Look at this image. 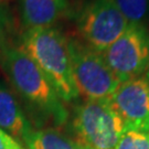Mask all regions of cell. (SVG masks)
<instances>
[{"mask_svg":"<svg viewBox=\"0 0 149 149\" xmlns=\"http://www.w3.org/2000/svg\"><path fill=\"white\" fill-rule=\"evenodd\" d=\"M0 68L11 86L29 106L45 120L60 127L69 120V112L52 84L37 64L18 47L3 43Z\"/></svg>","mask_w":149,"mask_h":149,"instance_id":"6da1fadb","label":"cell"},{"mask_svg":"<svg viewBox=\"0 0 149 149\" xmlns=\"http://www.w3.org/2000/svg\"><path fill=\"white\" fill-rule=\"evenodd\" d=\"M18 48L39 66L62 101L71 103L80 97L72 73L68 38L62 32L54 27L26 29Z\"/></svg>","mask_w":149,"mask_h":149,"instance_id":"7a4b0ae2","label":"cell"},{"mask_svg":"<svg viewBox=\"0 0 149 149\" xmlns=\"http://www.w3.org/2000/svg\"><path fill=\"white\" fill-rule=\"evenodd\" d=\"M72 129L81 145L91 149H114L125 124L108 100L84 101L76 105Z\"/></svg>","mask_w":149,"mask_h":149,"instance_id":"3957f363","label":"cell"},{"mask_svg":"<svg viewBox=\"0 0 149 149\" xmlns=\"http://www.w3.org/2000/svg\"><path fill=\"white\" fill-rule=\"evenodd\" d=\"M68 45L79 95L84 101H109L120 83L108 68L102 53L73 38H68Z\"/></svg>","mask_w":149,"mask_h":149,"instance_id":"277c9868","label":"cell"},{"mask_svg":"<svg viewBox=\"0 0 149 149\" xmlns=\"http://www.w3.org/2000/svg\"><path fill=\"white\" fill-rule=\"evenodd\" d=\"M128 24L114 0H87L76 19L83 42L100 53L119 38Z\"/></svg>","mask_w":149,"mask_h":149,"instance_id":"5b68a950","label":"cell"},{"mask_svg":"<svg viewBox=\"0 0 149 149\" xmlns=\"http://www.w3.org/2000/svg\"><path fill=\"white\" fill-rule=\"evenodd\" d=\"M102 55L119 83L146 74L149 68V31L144 24L129 23Z\"/></svg>","mask_w":149,"mask_h":149,"instance_id":"8992f818","label":"cell"},{"mask_svg":"<svg viewBox=\"0 0 149 149\" xmlns=\"http://www.w3.org/2000/svg\"><path fill=\"white\" fill-rule=\"evenodd\" d=\"M109 102L126 130L149 132V80L146 76L120 83Z\"/></svg>","mask_w":149,"mask_h":149,"instance_id":"52a82bcc","label":"cell"},{"mask_svg":"<svg viewBox=\"0 0 149 149\" xmlns=\"http://www.w3.org/2000/svg\"><path fill=\"white\" fill-rule=\"evenodd\" d=\"M0 128L20 144H26L34 130L19 101L9 86L0 80Z\"/></svg>","mask_w":149,"mask_h":149,"instance_id":"ba28073f","label":"cell"},{"mask_svg":"<svg viewBox=\"0 0 149 149\" xmlns=\"http://www.w3.org/2000/svg\"><path fill=\"white\" fill-rule=\"evenodd\" d=\"M69 0H20V16L26 29L52 27L63 15Z\"/></svg>","mask_w":149,"mask_h":149,"instance_id":"9c48e42d","label":"cell"},{"mask_svg":"<svg viewBox=\"0 0 149 149\" xmlns=\"http://www.w3.org/2000/svg\"><path fill=\"white\" fill-rule=\"evenodd\" d=\"M24 145L28 149H83L77 140L53 127L34 129Z\"/></svg>","mask_w":149,"mask_h":149,"instance_id":"30bf717a","label":"cell"},{"mask_svg":"<svg viewBox=\"0 0 149 149\" xmlns=\"http://www.w3.org/2000/svg\"><path fill=\"white\" fill-rule=\"evenodd\" d=\"M129 23L144 24L149 17V0H114Z\"/></svg>","mask_w":149,"mask_h":149,"instance_id":"8fae6325","label":"cell"},{"mask_svg":"<svg viewBox=\"0 0 149 149\" xmlns=\"http://www.w3.org/2000/svg\"><path fill=\"white\" fill-rule=\"evenodd\" d=\"M114 149H149V132L125 130Z\"/></svg>","mask_w":149,"mask_h":149,"instance_id":"7c38bea8","label":"cell"},{"mask_svg":"<svg viewBox=\"0 0 149 149\" xmlns=\"http://www.w3.org/2000/svg\"><path fill=\"white\" fill-rule=\"evenodd\" d=\"M0 149H23L22 145L0 128Z\"/></svg>","mask_w":149,"mask_h":149,"instance_id":"4fadbf2b","label":"cell"},{"mask_svg":"<svg viewBox=\"0 0 149 149\" xmlns=\"http://www.w3.org/2000/svg\"><path fill=\"white\" fill-rule=\"evenodd\" d=\"M3 23H2V19H1V15H0V48L1 45L5 43V40H3Z\"/></svg>","mask_w":149,"mask_h":149,"instance_id":"5bb4252c","label":"cell"},{"mask_svg":"<svg viewBox=\"0 0 149 149\" xmlns=\"http://www.w3.org/2000/svg\"><path fill=\"white\" fill-rule=\"evenodd\" d=\"M145 76H146V77H147V79L149 80V68H148V70H147V72H146V74H145Z\"/></svg>","mask_w":149,"mask_h":149,"instance_id":"9a60e30c","label":"cell"},{"mask_svg":"<svg viewBox=\"0 0 149 149\" xmlns=\"http://www.w3.org/2000/svg\"><path fill=\"white\" fill-rule=\"evenodd\" d=\"M83 149H91V148H87V147H85V146H83Z\"/></svg>","mask_w":149,"mask_h":149,"instance_id":"2e32d148","label":"cell"},{"mask_svg":"<svg viewBox=\"0 0 149 149\" xmlns=\"http://www.w3.org/2000/svg\"><path fill=\"white\" fill-rule=\"evenodd\" d=\"M23 149H26V148H23Z\"/></svg>","mask_w":149,"mask_h":149,"instance_id":"e0dca14e","label":"cell"}]
</instances>
